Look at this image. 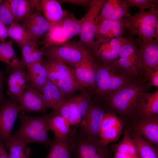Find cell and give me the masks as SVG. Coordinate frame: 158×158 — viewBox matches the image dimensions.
<instances>
[{
	"label": "cell",
	"mask_w": 158,
	"mask_h": 158,
	"mask_svg": "<svg viewBox=\"0 0 158 158\" xmlns=\"http://www.w3.org/2000/svg\"><path fill=\"white\" fill-rule=\"evenodd\" d=\"M142 88L129 83L115 91L109 96V104L121 116L124 124L141 117L140 106Z\"/></svg>",
	"instance_id": "obj_1"
},
{
	"label": "cell",
	"mask_w": 158,
	"mask_h": 158,
	"mask_svg": "<svg viewBox=\"0 0 158 158\" xmlns=\"http://www.w3.org/2000/svg\"><path fill=\"white\" fill-rule=\"evenodd\" d=\"M54 112L39 116H32L21 112L18 117L20 123L17 131L11 135L20 138L28 144L37 142L46 146H50L52 140L48 132L49 118L55 114Z\"/></svg>",
	"instance_id": "obj_2"
},
{
	"label": "cell",
	"mask_w": 158,
	"mask_h": 158,
	"mask_svg": "<svg viewBox=\"0 0 158 158\" xmlns=\"http://www.w3.org/2000/svg\"><path fill=\"white\" fill-rule=\"evenodd\" d=\"M122 71L114 61L107 64L97 60L95 86L98 92L110 95L129 84L128 78Z\"/></svg>",
	"instance_id": "obj_3"
},
{
	"label": "cell",
	"mask_w": 158,
	"mask_h": 158,
	"mask_svg": "<svg viewBox=\"0 0 158 158\" xmlns=\"http://www.w3.org/2000/svg\"><path fill=\"white\" fill-rule=\"evenodd\" d=\"M124 18L126 29L138 36V38L144 42L154 39L156 28L158 25V8L139 11Z\"/></svg>",
	"instance_id": "obj_4"
},
{
	"label": "cell",
	"mask_w": 158,
	"mask_h": 158,
	"mask_svg": "<svg viewBox=\"0 0 158 158\" xmlns=\"http://www.w3.org/2000/svg\"><path fill=\"white\" fill-rule=\"evenodd\" d=\"M81 20L75 17L73 13L59 25L51 28L40 43V49L58 46L65 43L75 35L80 34Z\"/></svg>",
	"instance_id": "obj_5"
},
{
	"label": "cell",
	"mask_w": 158,
	"mask_h": 158,
	"mask_svg": "<svg viewBox=\"0 0 158 158\" xmlns=\"http://www.w3.org/2000/svg\"><path fill=\"white\" fill-rule=\"evenodd\" d=\"M92 104L85 92L65 98L56 106L54 111L63 117L70 125L79 124Z\"/></svg>",
	"instance_id": "obj_6"
},
{
	"label": "cell",
	"mask_w": 158,
	"mask_h": 158,
	"mask_svg": "<svg viewBox=\"0 0 158 158\" xmlns=\"http://www.w3.org/2000/svg\"><path fill=\"white\" fill-rule=\"evenodd\" d=\"M47 59L59 61L65 64L75 68L89 51L79 41H70L56 46L42 50Z\"/></svg>",
	"instance_id": "obj_7"
},
{
	"label": "cell",
	"mask_w": 158,
	"mask_h": 158,
	"mask_svg": "<svg viewBox=\"0 0 158 158\" xmlns=\"http://www.w3.org/2000/svg\"><path fill=\"white\" fill-rule=\"evenodd\" d=\"M73 158H112V152L100 139L75 135Z\"/></svg>",
	"instance_id": "obj_8"
},
{
	"label": "cell",
	"mask_w": 158,
	"mask_h": 158,
	"mask_svg": "<svg viewBox=\"0 0 158 158\" xmlns=\"http://www.w3.org/2000/svg\"><path fill=\"white\" fill-rule=\"evenodd\" d=\"M105 0H92L87 12L81 19L79 41L87 50L91 51L95 42L96 20Z\"/></svg>",
	"instance_id": "obj_9"
},
{
	"label": "cell",
	"mask_w": 158,
	"mask_h": 158,
	"mask_svg": "<svg viewBox=\"0 0 158 158\" xmlns=\"http://www.w3.org/2000/svg\"><path fill=\"white\" fill-rule=\"evenodd\" d=\"M115 62L129 75L135 74L141 69L140 51L135 40L128 38L123 45Z\"/></svg>",
	"instance_id": "obj_10"
},
{
	"label": "cell",
	"mask_w": 158,
	"mask_h": 158,
	"mask_svg": "<svg viewBox=\"0 0 158 158\" xmlns=\"http://www.w3.org/2000/svg\"><path fill=\"white\" fill-rule=\"evenodd\" d=\"M47 60L57 73V81L56 85L65 97L69 96L76 91L83 88L78 82L74 72L69 67L56 60Z\"/></svg>",
	"instance_id": "obj_11"
},
{
	"label": "cell",
	"mask_w": 158,
	"mask_h": 158,
	"mask_svg": "<svg viewBox=\"0 0 158 158\" xmlns=\"http://www.w3.org/2000/svg\"><path fill=\"white\" fill-rule=\"evenodd\" d=\"M128 38H114L95 40L91 51L98 61L105 63H109L117 59L123 44Z\"/></svg>",
	"instance_id": "obj_12"
},
{
	"label": "cell",
	"mask_w": 158,
	"mask_h": 158,
	"mask_svg": "<svg viewBox=\"0 0 158 158\" xmlns=\"http://www.w3.org/2000/svg\"><path fill=\"white\" fill-rule=\"evenodd\" d=\"M106 113L101 107L92 103L79 124L78 133L99 139L101 126Z\"/></svg>",
	"instance_id": "obj_13"
},
{
	"label": "cell",
	"mask_w": 158,
	"mask_h": 158,
	"mask_svg": "<svg viewBox=\"0 0 158 158\" xmlns=\"http://www.w3.org/2000/svg\"><path fill=\"white\" fill-rule=\"evenodd\" d=\"M17 101L11 98L0 108V141L6 146L11 135V132L20 111Z\"/></svg>",
	"instance_id": "obj_14"
},
{
	"label": "cell",
	"mask_w": 158,
	"mask_h": 158,
	"mask_svg": "<svg viewBox=\"0 0 158 158\" xmlns=\"http://www.w3.org/2000/svg\"><path fill=\"white\" fill-rule=\"evenodd\" d=\"M129 131L138 133L158 147V116H143L131 122Z\"/></svg>",
	"instance_id": "obj_15"
},
{
	"label": "cell",
	"mask_w": 158,
	"mask_h": 158,
	"mask_svg": "<svg viewBox=\"0 0 158 158\" xmlns=\"http://www.w3.org/2000/svg\"><path fill=\"white\" fill-rule=\"evenodd\" d=\"M7 83V94L18 101L30 84L26 66L22 63L11 69Z\"/></svg>",
	"instance_id": "obj_16"
},
{
	"label": "cell",
	"mask_w": 158,
	"mask_h": 158,
	"mask_svg": "<svg viewBox=\"0 0 158 158\" xmlns=\"http://www.w3.org/2000/svg\"><path fill=\"white\" fill-rule=\"evenodd\" d=\"M126 29L124 18L109 20L97 16L96 20L95 40L123 38Z\"/></svg>",
	"instance_id": "obj_17"
},
{
	"label": "cell",
	"mask_w": 158,
	"mask_h": 158,
	"mask_svg": "<svg viewBox=\"0 0 158 158\" xmlns=\"http://www.w3.org/2000/svg\"><path fill=\"white\" fill-rule=\"evenodd\" d=\"M135 41L140 51L141 69L147 73L158 68V41L144 42L138 38Z\"/></svg>",
	"instance_id": "obj_18"
},
{
	"label": "cell",
	"mask_w": 158,
	"mask_h": 158,
	"mask_svg": "<svg viewBox=\"0 0 158 158\" xmlns=\"http://www.w3.org/2000/svg\"><path fill=\"white\" fill-rule=\"evenodd\" d=\"M21 112H40L45 113L49 107L42 94L30 84L18 101Z\"/></svg>",
	"instance_id": "obj_19"
},
{
	"label": "cell",
	"mask_w": 158,
	"mask_h": 158,
	"mask_svg": "<svg viewBox=\"0 0 158 158\" xmlns=\"http://www.w3.org/2000/svg\"><path fill=\"white\" fill-rule=\"evenodd\" d=\"M22 24L37 41L44 36L51 29L50 24L43 15L40 7L24 20Z\"/></svg>",
	"instance_id": "obj_20"
},
{
	"label": "cell",
	"mask_w": 158,
	"mask_h": 158,
	"mask_svg": "<svg viewBox=\"0 0 158 158\" xmlns=\"http://www.w3.org/2000/svg\"><path fill=\"white\" fill-rule=\"evenodd\" d=\"M40 9L51 28L61 24L71 13L63 10L55 0H41Z\"/></svg>",
	"instance_id": "obj_21"
},
{
	"label": "cell",
	"mask_w": 158,
	"mask_h": 158,
	"mask_svg": "<svg viewBox=\"0 0 158 158\" xmlns=\"http://www.w3.org/2000/svg\"><path fill=\"white\" fill-rule=\"evenodd\" d=\"M110 147L114 154L112 158H140L127 126L121 140L111 145Z\"/></svg>",
	"instance_id": "obj_22"
},
{
	"label": "cell",
	"mask_w": 158,
	"mask_h": 158,
	"mask_svg": "<svg viewBox=\"0 0 158 158\" xmlns=\"http://www.w3.org/2000/svg\"><path fill=\"white\" fill-rule=\"evenodd\" d=\"M75 133L64 139L52 140L50 150L45 158H73Z\"/></svg>",
	"instance_id": "obj_23"
},
{
	"label": "cell",
	"mask_w": 158,
	"mask_h": 158,
	"mask_svg": "<svg viewBox=\"0 0 158 158\" xmlns=\"http://www.w3.org/2000/svg\"><path fill=\"white\" fill-rule=\"evenodd\" d=\"M13 14L14 22L19 23L40 7V0H8Z\"/></svg>",
	"instance_id": "obj_24"
},
{
	"label": "cell",
	"mask_w": 158,
	"mask_h": 158,
	"mask_svg": "<svg viewBox=\"0 0 158 158\" xmlns=\"http://www.w3.org/2000/svg\"><path fill=\"white\" fill-rule=\"evenodd\" d=\"M101 10L98 17L105 19L116 20L131 15L120 0H105Z\"/></svg>",
	"instance_id": "obj_25"
},
{
	"label": "cell",
	"mask_w": 158,
	"mask_h": 158,
	"mask_svg": "<svg viewBox=\"0 0 158 158\" xmlns=\"http://www.w3.org/2000/svg\"><path fill=\"white\" fill-rule=\"evenodd\" d=\"M26 66L30 84L40 92L49 80L46 68L42 63H39Z\"/></svg>",
	"instance_id": "obj_26"
},
{
	"label": "cell",
	"mask_w": 158,
	"mask_h": 158,
	"mask_svg": "<svg viewBox=\"0 0 158 158\" xmlns=\"http://www.w3.org/2000/svg\"><path fill=\"white\" fill-rule=\"evenodd\" d=\"M48 129L53 131L54 138L59 139H65L75 133L66 120L56 113L49 118Z\"/></svg>",
	"instance_id": "obj_27"
},
{
	"label": "cell",
	"mask_w": 158,
	"mask_h": 158,
	"mask_svg": "<svg viewBox=\"0 0 158 158\" xmlns=\"http://www.w3.org/2000/svg\"><path fill=\"white\" fill-rule=\"evenodd\" d=\"M129 133L140 158H158V147L150 143L140 135L130 131Z\"/></svg>",
	"instance_id": "obj_28"
},
{
	"label": "cell",
	"mask_w": 158,
	"mask_h": 158,
	"mask_svg": "<svg viewBox=\"0 0 158 158\" xmlns=\"http://www.w3.org/2000/svg\"><path fill=\"white\" fill-rule=\"evenodd\" d=\"M0 61L6 64L8 70L22 63L15 53L12 40L0 43Z\"/></svg>",
	"instance_id": "obj_29"
},
{
	"label": "cell",
	"mask_w": 158,
	"mask_h": 158,
	"mask_svg": "<svg viewBox=\"0 0 158 158\" xmlns=\"http://www.w3.org/2000/svg\"><path fill=\"white\" fill-rule=\"evenodd\" d=\"M141 116H158V91L145 94L142 96L140 107Z\"/></svg>",
	"instance_id": "obj_30"
},
{
	"label": "cell",
	"mask_w": 158,
	"mask_h": 158,
	"mask_svg": "<svg viewBox=\"0 0 158 158\" xmlns=\"http://www.w3.org/2000/svg\"><path fill=\"white\" fill-rule=\"evenodd\" d=\"M8 37L14 40L17 44H22L29 42L36 41L22 24L13 22L8 26Z\"/></svg>",
	"instance_id": "obj_31"
},
{
	"label": "cell",
	"mask_w": 158,
	"mask_h": 158,
	"mask_svg": "<svg viewBox=\"0 0 158 158\" xmlns=\"http://www.w3.org/2000/svg\"><path fill=\"white\" fill-rule=\"evenodd\" d=\"M86 60L85 87H94L96 85V59L89 51L86 55Z\"/></svg>",
	"instance_id": "obj_32"
},
{
	"label": "cell",
	"mask_w": 158,
	"mask_h": 158,
	"mask_svg": "<svg viewBox=\"0 0 158 158\" xmlns=\"http://www.w3.org/2000/svg\"><path fill=\"white\" fill-rule=\"evenodd\" d=\"M28 143L22 139L11 135L6 146L10 158H23V151Z\"/></svg>",
	"instance_id": "obj_33"
},
{
	"label": "cell",
	"mask_w": 158,
	"mask_h": 158,
	"mask_svg": "<svg viewBox=\"0 0 158 158\" xmlns=\"http://www.w3.org/2000/svg\"><path fill=\"white\" fill-rule=\"evenodd\" d=\"M124 4L126 10L130 13L129 10L132 7H136L139 11H144L147 8L150 10L157 8L158 7V0H121Z\"/></svg>",
	"instance_id": "obj_34"
},
{
	"label": "cell",
	"mask_w": 158,
	"mask_h": 158,
	"mask_svg": "<svg viewBox=\"0 0 158 158\" xmlns=\"http://www.w3.org/2000/svg\"><path fill=\"white\" fill-rule=\"evenodd\" d=\"M124 124L122 123L99 133V139L104 144H108L117 140L122 133Z\"/></svg>",
	"instance_id": "obj_35"
},
{
	"label": "cell",
	"mask_w": 158,
	"mask_h": 158,
	"mask_svg": "<svg viewBox=\"0 0 158 158\" xmlns=\"http://www.w3.org/2000/svg\"><path fill=\"white\" fill-rule=\"evenodd\" d=\"M122 123H123L122 120L114 113L106 112L101 123L100 133Z\"/></svg>",
	"instance_id": "obj_36"
},
{
	"label": "cell",
	"mask_w": 158,
	"mask_h": 158,
	"mask_svg": "<svg viewBox=\"0 0 158 158\" xmlns=\"http://www.w3.org/2000/svg\"><path fill=\"white\" fill-rule=\"evenodd\" d=\"M0 20L9 26L14 22V18L8 0H2L0 3Z\"/></svg>",
	"instance_id": "obj_37"
},
{
	"label": "cell",
	"mask_w": 158,
	"mask_h": 158,
	"mask_svg": "<svg viewBox=\"0 0 158 158\" xmlns=\"http://www.w3.org/2000/svg\"><path fill=\"white\" fill-rule=\"evenodd\" d=\"M21 53L22 63L25 66L28 65L30 57L35 49L37 47V41L29 42L18 44Z\"/></svg>",
	"instance_id": "obj_38"
},
{
	"label": "cell",
	"mask_w": 158,
	"mask_h": 158,
	"mask_svg": "<svg viewBox=\"0 0 158 158\" xmlns=\"http://www.w3.org/2000/svg\"><path fill=\"white\" fill-rule=\"evenodd\" d=\"M87 53L85 54L80 62L75 68L74 73L75 77L78 83L83 88L85 87V71L86 61V55Z\"/></svg>",
	"instance_id": "obj_39"
},
{
	"label": "cell",
	"mask_w": 158,
	"mask_h": 158,
	"mask_svg": "<svg viewBox=\"0 0 158 158\" xmlns=\"http://www.w3.org/2000/svg\"><path fill=\"white\" fill-rule=\"evenodd\" d=\"M49 80L43 87L40 92L49 108L54 110L55 108L54 104L52 97L49 85Z\"/></svg>",
	"instance_id": "obj_40"
},
{
	"label": "cell",
	"mask_w": 158,
	"mask_h": 158,
	"mask_svg": "<svg viewBox=\"0 0 158 158\" xmlns=\"http://www.w3.org/2000/svg\"><path fill=\"white\" fill-rule=\"evenodd\" d=\"M49 85L55 108L58 104L65 98V97L58 87L50 80H49Z\"/></svg>",
	"instance_id": "obj_41"
},
{
	"label": "cell",
	"mask_w": 158,
	"mask_h": 158,
	"mask_svg": "<svg viewBox=\"0 0 158 158\" xmlns=\"http://www.w3.org/2000/svg\"><path fill=\"white\" fill-rule=\"evenodd\" d=\"M92 0H60L57 1L60 4L67 3L75 5L83 6L89 8Z\"/></svg>",
	"instance_id": "obj_42"
},
{
	"label": "cell",
	"mask_w": 158,
	"mask_h": 158,
	"mask_svg": "<svg viewBox=\"0 0 158 158\" xmlns=\"http://www.w3.org/2000/svg\"><path fill=\"white\" fill-rule=\"evenodd\" d=\"M147 74L150 79V85L157 87L158 86V68L154 69Z\"/></svg>",
	"instance_id": "obj_43"
},
{
	"label": "cell",
	"mask_w": 158,
	"mask_h": 158,
	"mask_svg": "<svg viewBox=\"0 0 158 158\" xmlns=\"http://www.w3.org/2000/svg\"><path fill=\"white\" fill-rule=\"evenodd\" d=\"M8 37V29L5 24L0 20V41L4 42Z\"/></svg>",
	"instance_id": "obj_44"
},
{
	"label": "cell",
	"mask_w": 158,
	"mask_h": 158,
	"mask_svg": "<svg viewBox=\"0 0 158 158\" xmlns=\"http://www.w3.org/2000/svg\"><path fill=\"white\" fill-rule=\"evenodd\" d=\"M4 81V74L0 70V108L5 101L3 90Z\"/></svg>",
	"instance_id": "obj_45"
},
{
	"label": "cell",
	"mask_w": 158,
	"mask_h": 158,
	"mask_svg": "<svg viewBox=\"0 0 158 158\" xmlns=\"http://www.w3.org/2000/svg\"><path fill=\"white\" fill-rule=\"evenodd\" d=\"M9 154L5 148L4 144L0 141V158H8Z\"/></svg>",
	"instance_id": "obj_46"
},
{
	"label": "cell",
	"mask_w": 158,
	"mask_h": 158,
	"mask_svg": "<svg viewBox=\"0 0 158 158\" xmlns=\"http://www.w3.org/2000/svg\"><path fill=\"white\" fill-rule=\"evenodd\" d=\"M31 148L29 147H25L23 151V158H30Z\"/></svg>",
	"instance_id": "obj_47"
},
{
	"label": "cell",
	"mask_w": 158,
	"mask_h": 158,
	"mask_svg": "<svg viewBox=\"0 0 158 158\" xmlns=\"http://www.w3.org/2000/svg\"><path fill=\"white\" fill-rule=\"evenodd\" d=\"M2 0H0V3L2 1Z\"/></svg>",
	"instance_id": "obj_48"
},
{
	"label": "cell",
	"mask_w": 158,
	"mask_h": 158,
	"mask_svg": "<svg viewBox=\"0 0 158 158\" xmlns=\"http://www.w3.org/2000/svg\"><path fill=\"white\" fill-rule=\"evenodd\" d=\"M8 158H10L9 157Z\"/></svg>",
	"instance_id": "obj_49"
}]
</instances>
